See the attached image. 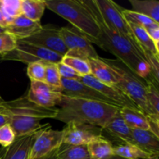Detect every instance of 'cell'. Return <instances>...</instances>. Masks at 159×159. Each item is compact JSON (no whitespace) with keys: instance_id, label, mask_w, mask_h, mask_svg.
<instances>
[{"instance_id":"cell-37","label":"cell","mask_w":159,"mask_h":159,"mask_svg":"<svg viewBox=\"0 0 159 159\" xmlns=\"http://www.w3.org/2000/svg\"><path fill=\"white\" fill-rule=\"evenodd\" d=\"M9 24H10V22L9 21L4 11H3L1 5V0H0V27H2V29H6Z\"/></svg>"},{"instance_id":"cell-31","label":"cell","mask_w":159,"mask_h":159,"mask_svg":"<svg viewBox=\"0 0 159 159\" xmlns=\"http://www.w3.org/2000/svg\"><path fill=\"white\" fill-rule=\"evenodd\" d=\"M1 5L10 23L16 17L22 15V0H1Z\"/></svg>"},{"instance_id":"cell-32","label":"cell","mask_w":159,"mask_h":159,"mask_svg":"<svg viewBox=\"0 0 159 159\" xmlns=\"http://www.w3.org/2000/svg\"><path fill=\"white\" fill-rule=\"evenodd\" d=\"M45 64L43 62H34L28 65L26 72L31 82H44Z\"/></svg>"},{"instance_id":"cell-13","label":"cell","mask_w":159,"mask_h":159,"mask_svg":"<svg viewBox=\"0 0 159 159\" xmlns=\"http://www.w3.org/2000/svg\"><path fill=\"white\" fill-rule=\"evenodd\" d=\"M79 81L100 93L106 98L112 101L119 108L129 107V108L141 111L138 106L116 85H105V84L99 82L91 75L80 77Z\"/></svg>"},{"instance_id":"cell-6","label":"cell","mask_w":159,"mask_h":159,"mask_svg":"<svg viewBox=\"0 0 159 159\" xmlns=\"http://www.w3.org/2000/svg\"><path fill=\"white\" fill-rule=\"evenodd\" d=\"M94 2L106 24L112 30L119 33L124 38L128 40L144 57L141 48L135 40L128 23L121 13L122 7L112 0H94Z\"/></svg>"},{"instance_id":"cell-43","label":"cell","mask_w":159,"mask_h":159,"mask_svg":"<svg viewBox=\"0 0 159 159\" xmlns=\"http://www.w3.org/2000/svg\"><path fill=\"white\" fill-rule=\"evenodd\" d=\"M2 101H3V99H2V97H1V96H0V102H1Z\"/></svg>"},{"instance_id":"cell-42","label":"cell","mask_w":159,"mask_h":159,"mask_svg":"<svg viewBox=\"0 0 159 159\" xmlns=\"http://www.w3.org/2000/svg\"><path fill=\"white\" fill-rule=\"evenodd\" d=\"M5 31V29H2V27H0V34H2V33H3Z\"/></svg>"},{"instance_id":"cell-38","label":"cell","mask_w":159,"mask_h":159,"mask_svg":"<svg viewBox=\"0 0 159 159\" xmlns=\"http://www.w3.org/2000/svg\"><path fill=\"white\" fill-rule=\"evenodd\" d=\"M9 122H10V118L6 115L0 113V127L5 125V124H9Z\"/></svg>"},{"instance_id":"cell-2","label":"cell","mask_w":159,"mask_h":159,"mask_svg":"<svg viewBox=\"0 0 159 159\" xmlns=\"http://www.w3.org/2000/svg\"><path fill=\"white\" fill-rule=\"evenodd\" d=\"M55 120L104 127L120 108L104 102L62 96Z\"/></svg>"},{"instance_id":"cell-18","label":"cell","mask_w":159,"mask_h":159,"mask_svg":"<svg viewBox=\"0 0 159 159\" xmlns=\"http://www.w3.org/2000/svg\"><path fill=\"white\" fill-rule=\"evenodd\" d=\"M41 27L40 23L32 21L23 15H20L12 20V23L5 29V31L12 34L18 40L30 37L40 30Z\"/></svg>"},{"instance_id":"cell-41","label":"cell","mask_w":159,"mask_h":159,"mask_svg":"<svg viewBox=\"0 0 159 159\" xmlns=\"http://www.w3.org/2000/svg\"><path fill=\"white\" fill-rule=\"evenodd\" d=\"M6 150V148H4V147L0 148V159H2V158Z\"/></svg>"},{"instance_id":"cell-27","label":"cell","mask_w":159,"mask_h":159,"mask_svg":"<svg viewBox=\"0 0 159 159\" xmlns=\"http://www.w3.org/2000/svg\"><path fill=\"white\" fill-rule=\"evenodd\" d=\"M146 100L153 114L159 116L158 83L153 81H148V86L146 89Z\"/></svg>"},{"instance_id":"cell-36","label":"cell","mask_w":159,"mask_h":159,"mask_svg":"<svg viewBox=\"0 0 159 159\" xmlns=\"http://www.w3.org/2000/svg\"><path fill=\"white\" fill-rule=\"evenodd\" d=\"M147 34L152 39V41L155 43V47L158 50H159L158 43H159V24L158 23H155L153 25L144 27Z\"/></svg>"},{"instance_id":"cell-5","label":"cell","mask_w":159,"mask_h":159,"mask_svg":"<svg viewBox=\"0 0 159 159\" xmlns=\"http://www.w3.org/2000/svg\"><path fill=\"white\" fill-rule=\"evenodd\" d=\"M64 56L56 54L44 48L17 40L16 47L10 52L0 55L1 61H16L25 64L34 62L57 64L61 61Z\"/></svg>"},{"instance_id":"cell-3","label":"cell","mask_w":159,"mask_h":159,"mask_svg":"<svg viewBox=\"0 0 159 159\" xmlns=\"http://www.w3.org/2000/svg\"><path fill=\"white\" fill-rule=\"evenodd\" d=\"M46 8L69 22L91 43L99 46L100 30L81 0H45Z\"/></svg>"},{"instance_id":"cell-30","label":"cell","mask_w":159,"mask_h":159,"mask_svg":"<svg viewBox=\"0 0 159 159\" xmlns=\"http://www.w3.org/2000/svg\"><path fill=\"white\" fill-rule=\"evenodd\" d=\"M121 13H122L123 16L125 19L126 21L129 23H132V24L137 25V26H142V27H147V26H151V25L155 24V21L151 20L148 17L145 16L144 15L135 12L132 10H128V9H121ZM159 24V23H158Z\"/></svg>"},{"instance_id":"cell-35","label":"cell","mask_w":159,"mask_h":159,"mask_svg":"<svg viewBox=\"0 0 159 159\" xmlns=\"http://www.w3.org/2000/svg\"><path fill=\"white\" fill-rule=\"evenodd\" d=\"M57 69L61 79H69V80H79L81 76L75 70L70 68L68 65H65L61 61L57 64Z\"/></svg>"},{"instance_id":"cell-7","label":"cell","mask_w":159,"mask_h":159,"mask_svg":"<svg viewBox=\"0 0 159 159\" xmlns=\"http://www.w3.org/2000/svg\"><path fill=\"white\" fill-rule=\"evenodd\" d=\"M58 109L45 108L39 107L30 102L26 96H22L12 101H2L0 102V113L10 116H30L43 120L49 118L54 119Z\"/></svg>"},{"instance_id":"cell-15","label":"cell","mask_w":159,"mask_h":159,"mask_svg":"<svg viewBox=\"0 0 159 159\" xmlns=\"http://www.w3.org/2000/svg\"><path fill=\"white\" fill-rule=\"evenodd\" d=\"M61 94L65 96L104 102V103L110 104L113 107H118L112 101L106 98L100 93L96 91L94 89L88 86L85 84L82 83L80 81L61 79Z\"/></svg>"},{"instance_id":"cell-29","label":"cell","mask_w":159,"mask_h":159,"mask_svg":"<svg viewBox=\"0 0 159 159\" xmlns=\"http://www.w3.org/2000/svg\"><path fill=\"white\" fill-rule=\"evenodd\" d=\"M43 82L54 87V88L62 90L61 77L59 74L57 64H45V75Z\"/></svg>"},{"instance_id":"cell-34","label":"cell","mask_w":159,"mask_h":159,"mask_svg":"<svg viewBox=\"0 0 159 159\" xmlns=\"http://www.w3.org/2000/svg\"><path fill=\"white\" fill-rule=\"evenodd\" d=\"M15 138V133L9 124H5L0 127V144L2 147H9Z\"/></svg>"},{"instance_id":"cell-19","label":"cell","mask_w":159,"mask_h":159,"mask_svg":"<svg viewBox=\"0 0 159 159\" xmlns=\"http://www.w3.org/2000/svg\"><path fill=\"white\" fill-rule=\"evenodd\" d=\"M132 142L147 153L159 155V138L149 130H132Z\"/></svg>"},{"instance_id":"cell-10","label":"cell","mask_w":159,"mask_h":159,"mask_svg":"<svg viewBox=\"0 0 159 159\" xmlns=\"http://www.w3.org/2000/svg\"><path fill=\"white\" fill-rule=\"evenodd\" d=\"M63 144L70 145H87L102 138V127L86 124L69 123L63 129Z\"/></svg>"},{"instance_id":"cell-28","label":"cell","mask_w":159,"mask_h":159,"mask_svg":"<svg viewBox=\"0 0 159 159\" xmlns=\"http://www.w3.org/2000/svg\"><path fill=\"white\" fill-rule=\"evenodd\" d=\"M61 62L75 70L81 77L91 75V70L88 61L65 55L62 57Z\"/></svg>"},{"instance_id":"cell-33","label":"cell","mask_w":159,"mask_h":159,"mask_svg":"<svg viewBox=\"0 0 159 159\" xmlns=\"http://www.w3.org/2000/svg\"><path fill=\"white\" fill-rule=\"evenodd\" d=\"M17 40L9 33L4 31L0 34V55L10 52L16 47Z\"/></svg>"},{"instance_id":"cell-21","label":"cell","mask_w":159,"mask_h":159,"mask_svg":"<svg viewBox=\"0 0 159 159\" xmlns=\"http://www.w3.org/2000/svg\"><path fill=\"white\" fill-rule=\"evenodd\" d=\"M120 113L126 124L131 130H149L148 118L141 111L129 107H122L120 109Z\"/></svg>"},{"instance_id":"cell-14","label":"cell","mask_w":159,"mask_h":159,"mask_svg":"<svg viewBox=\"0 0 159 159\" xmlns=\"http://www.w3.org/2000/svg\"><path fill=\"white\" fill-rule=\"evenodd\" d=\"M102 135L110 141L113 147L122 144H133L132 130L126 124L120 113V110L102 128Z\"/></svg>"},{"instance_id":"cell-11","label":"cell","mask_w":159,"mask_h":159,"mask_svg":"<svg viewBox=\"0 0 159 159\" xmlns=\"http://www.w3.org/2000/svg\"><path fill=\"white\" fill-rule=\"evenodd\" d=\"M64 131L54 130L51 125L40 132L33 144L29 159H40L57 151L63 143Z\"/></svg>"},{"instance_id":"cell-8","label":"cell","mask_w":159,"mask_h":159,"mask_svg":"<svg viewBox=\"0 0 159 159\" xmlns=\"http://www.w3.org/2000/svg\"><path fill=\"white\" fill-rule=\"evenodd\" d=\"M60 34L68 49L66 56L86 61L99 57L91 42L75 28L64 26L60 28Z\"/></svg>"},{"instance_id":"cell-40","label":"cell","mask_w":159,"mask_h":159,"mask_svg":"<svg viewBox=\"0 0 159 159\" xmlns=\"http://www.w3.org/2000/svg\"><path fill=\"white\" fill-rule=\"evenodd\" d=\"M107 159H127V158H122V157L117 156V155H111V156L109 157V158H107ZM151 159H158V156L154 157V158H152Z\"/></svg>"},{"instance_id":"cell-23","label":"cell","mask_w":159,"mask_h":159,"mask_svg":"<svg viewBox=\"0 0 159 159\" xmlns=\"http://www.w3.org/2000/svg\"><path fill=\"white\" fill-rule=\"evenodd\" d=\"M45 9L44 0H22V15L32 21L40 23Z\"/></svg>"},{"instance_id":"cell-39","label":"cell","mask_w":159,"mask_h":159,"mask_svg":"<svg viewBox=\"0 0 159 159\" xmlns=\"http://www.w3.org/2000/svg\"><path fill=\"white\" fill-rule=\"evenodd\" d=\"M57 151H55V152H54L53 153L50 154V155H47V156L43 157V158H40V159H57Z\"/></svg>"},{"instance_id":"cell-1","label":"cell","mask_w":159,"mask_h":159,"mask_svg":"<svg viewBox=\"0 0 159 159\" xmlns=\"http://www.w3.org/2000/svg\"><path fill=\"white\" fill-rule=\"evenodd\" d=\"M81 2L93 16L100 30L99 48L116 56L117 60L120 61L140 77L147 81L157 82L152 77L150 66L143 54L128 40L106 24L94 0H81Z\"/></svg>"},{"instance_id":"cell-9","label":"cell","mask_w":159,"mask_h":159,"mask_svg":"<svg viewBox=\"0 0 159 159\" xmlns=\"http://www.w3.org/2000/svg\"><path fill=\"white\" fill-rule=\"evenodd\" d=\"M18 40L49 50L62 56H65L68 52L60 34V29L52 25L42 26L40 30L32 36Z\"/></svg>"},{"instance_id":"cell-12","label":"cell","mask_w":159,"mask_h":159,"mask_svg":"<svg viewBox=\"0 0 159 159\" xmlns=\"http://www.w3.org/2000/svg\"><path fill=\"white\" fill-rule=\"evenodd\" d=\"M61 90L54 88L43 82H31L26 97L39 107L54 108L61 102Z\"/></svg>"},{"instance_id":"cell-4","label":"cell","mask_w":159,"mask_h":159,"mask_svg":"<svg viewBox=\"0 0 159 159\" xmlns=\"http://www.w3.org/2000/svg\"><path fill=\"white\" fill-rule=\"evenodd\" d=\"M120 76V81L116 86L127 95L148 119L159 122V116L153 114L146 100V89L148 81L140 77L117 59L102 58Z\"/></svg>"},{"instance_id":"cell-24","label":"cell","mask_w":159,"mask_h":159,"mask_svg":"<svg viewBox=\"0 0 159 159\" xmlns=\"http://www.w3.org/2000/svg\"><path fill=\"white\" fill-rule=\"evenodd\" d=\"M57 159H90L87 145L63 144L57 152Z\"/></svg>"},{"instance_id":"cell-17","label":"cell","mask_w":159,"mask_h":159,"mask_svg":"<svg viewBox=\"0 0 159 159\" xmlns=\"http://www.w3.org/2000/svg\"><path fill=\"white\" fill-rule=\"evenodd\" d=\"M91 75L99 82L108 85H116L120 81L117 73L102 58H89Z\"/></svg>"},{"instance_id":"cell-16","label":"cell","mask_w":159,"mask_h":159,"mask_svg":"<svg viewBox=\"0 0 159 159\" xmlns=\"http://www.w3.org/2000/svg\"><path fill=\"white\" fill-rule=\"evenodd\" d=\"M50 126L49 124L41 130L23 136L16 137L13 142L6 148L2 159H29L30 154L36 138L41 130Z\"/></svg>"},{"instance_id":"cell-26","label":"cell","mask_w":159,"mask_h":159,"mask_svg":"<svg viewBox=\"0 0 159 159\" xmlns=\"http://www.w3.org/2000/svg\"><path fill=\"white\" fill-rule=\"evenodd\" d=\"M113 155L127 159H151L158 155L147 153L133 144H122L113 148Z\"/></svg>"},{"instance_id":"cell-20","label":"cell","mask_w":159,"mask_h":159,"mask_svg":"<svg viewBox=\"0 0 159 159\" xmlns=\"http://www.w3.org/2000/svg\"><path fill=\"white\" fill-rule=\"evenodd\" d=\"M9 125L16 137L23 136L43 129L47 124H40V118L30 116H10Z\"/></svg>"},{"instance_id":"cell-22","label":"cell","mask_w":159,"mask_h":159,"mask_svg":"<svg viewBox=\"0 0 159 159\" xmlns=\"http://www.w3.org/2000/svg\"><path fill=\"white\" fill-rule=\"evenodd\" d=\"M132 11L148 17L159 23V1L158 0H129Z\"/></svg>"},{"instance_id":"cell-25","label":"cell","mask_w":159,"mask_h":159,"mask_svg":"<svg viewBox=\"0 0 159 159\" xmlns=\"http://www.w3.org/2000/svg\"><path fill=\"white\" fill-rule=\"evenodd\" d=\"M90 159H107L113 155V145L102 138L87 144Z\"/></svg>"}]
</instances>
